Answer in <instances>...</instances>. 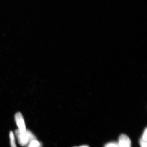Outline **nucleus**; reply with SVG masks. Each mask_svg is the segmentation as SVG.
I'll return each mask as SVG.
<instances>
[{"label":"nucleus","mask_w":147,"mask_h":147,"mask_svg":"<svg viewBox=\"0 0 147 147\" xmlns=\"http://www.w3.org/2000/svg\"><path fill=\"white\" fill-rule=\"evenodd\" d=\"M15 134L18 139V143L22 146H27L30 141V136L29 130L25 132L20 131L18 129L16 130Z\"/></svg>","instance_id":"nucleus-1"},{"label":"nucleus","mask_w":147,"mask_h":147,"mask_svg":"<svg viewBox=\"0 0 147 147\" xmlns=\"http://www.w3.org/2000/svg\"><path fill=\"white\" fill-rule=\"evenodd\" d=\"M15 119L18 127V129L22 132L26 131L24 120L21 113L18 112L16 113L15 116Z\"/></svg>","instance_id":"nucleus-2"},{"label":"nucleus","mask_w":147,"mask_h":147,"mask_svg":"<svg viewBox=\"0 0 147 147\" xmlns=\"http://www.w3.org/2000/svg\"><path fill=\"white\" fill-rule=\"evenodd\" d=\"M119 142L120 147H131V140L127 136L124 134H122L119 136Z\"/></svg>","instance_id":"nucleus-3"},{"label":"nucleus","mask_w":147,"mask_h":147,"mask_svg":"<svg viewBox=\"0 0 147 147\" xmlns=\"http://www.w3.org/2000/svg\"><path fill=\"white\" fill-rule=\"evenodd\" d=\"M9 137H10L11 147H16L14 134L12 131L10 132V134H9Z\"/></svg>","instance_id":"nucleus-4"},{"label":"nucleus","mask_w":147,"mask_h":147,"mask_svg":"<svg viewBox=\"0 0 147 147\" xmlns=\"http://www.w3.org/2000/svg\"><path fill=\"white\" fill-rule=\"evenodd\" d=\"M40 144V143L38 140H34L29 143L27 147H38Z\"/></svg>","instance_id":"nucleus-5"},{"label":"nucleus","mask_w":147,"mask_h":147,"mask_svg":"<svg viewBox=\"0 0 147 147\" xmlns=\"http://www.w3.org/2000/svg\"><path fill=\"white\" fill-rule=\"evenodd\" d=\"M105 147H119L118 145L115 143H110L106 144Z\"/></svg>","instance_id":"nucleus-6"},{"label":"nucleus","mask_w":147,"mask_h":147,"mask_svg":"<svg viewBox=\"0 0 147 147\" xmlns=\"http://www.w3.org/2000/svg\"><path fill=\"white\" fill-rule=\"evenodd\" d=\"M140 143L141 147H147L146 141L143 140L142 139H141L140 141Z\"/></svg>","instance_id":"nucleus-7"},{"label":"nucleus","mask_w":147,"mask_h":147,"mask_svg":"<svg viewBox=\"0 0 147 147\" xmlns=\"http://www.w3.org/2000/svg\"><path fill=\"white\" fill-rule=\"evenodd\" d=\"M147 128H146L143 135L142 139L143 140L146 141H147Z\"/></svg>","instance_id":"nucleus-8"},{"label":"nucleus","mask_w":147,"mask_h":147,"mask_svg":"<svg viewBox=\"0 0 147 147\" xmlns=\"http://www.w3.org/2000/svg\"><path fill=\"white\" fill-rule=\"evenodd\" d=\"M73 147H89V146H87V145H84V146H74Z\"/></svg>","instance_id":"nucleus-9"},{"label":"nucleus","mask_w":147,"mask_h":147,"mask_svg":"<svg viewBox=\"0 0 147 147\" xmlns=\"http://www.w3.org/2000/svg\"><path fill=\"white\" fill-rule=\"evenodd\" d=\"M42 144L41 143H40L39 146L38 147H42Z\"/></svg>","instance_id":"nucleus-10"}]
</instances>
